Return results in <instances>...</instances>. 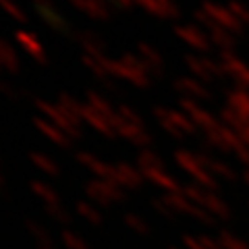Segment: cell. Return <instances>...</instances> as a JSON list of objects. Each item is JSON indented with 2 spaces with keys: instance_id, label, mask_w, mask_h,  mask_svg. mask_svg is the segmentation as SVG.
I'll return each instance as SVG.
<instances>
[]
</instances>
